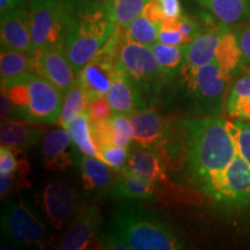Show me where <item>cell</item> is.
<instances>
[{"instance_id": "6da1fadb", "label": "cell", "mask_w": 250, "mask_h": 250, "mask_svg": "<svg viewBox=\"0 0 250 250\" xmlns=\"http://www.w3.org/2000/svg\"><path fill=\"white\" fill-rule=\"evenodd\" d=\"M183 126L187 134L188 173L203 191L235 158V145L224 118H196L186 121Z\"/></svg>"}, {"instance_id": "7a4b0ae2", "label": "cell", "mask_w": 250, "mask_h": 250, "mask_svg": "<svg viewBox=\"0 0 250 250\" xmlns=\"http://www.w3.org/2000/svg\"><path fill=\"white\" fill-rule=\"evenodd\" d=\"M65 49L77 76L110 39L116 24L109 17L104 0H65Z\"/></svg>"}, {"instance_id": "3957f363", "label": "cell", "mask_w": 250, "mask_h": 250, "mask_svg": "<svg viewBox=\"0 0 250 250\" xmlns=\"http://www.w3.org/2000/svg\"><path fill=\"white\" fill-rule=\"evenodd\" d=\"M131 250H180L184 247L174 230L139 205H122L114 226Z\"/></svg>"}, {"instance_id": "277c9868", "label": "cell", "mask_w": 250, "mask_h": 250, "mask_svg": "<svg viewBox=\"0 0 250 250\" xmlns=\"http://www.w3.org/2000/svg\"><path fill=\"white\" fill-rule=\"evenodd\" d=\"M116 67L123 70L136 86L139 110L151 108L166 80H168L156 62L152 46L125 39L118 54Z\"/></svg>"}, {"instance_id": "5b68a950", "label": "cell", "mask_w": 250, "mask_h": 250, "mask_svg": "<svg viewBox=\"0 0 250 250\" xmlns=\"http://www.w3.org/2000/svg\"><path fill=\"white\" fill-rule=\"evenodd\" d=\"M28 18L35 52L64 44L66 30L65 0H31L28 5Z\"/></svg>"}, {"instance_id": "8992f818", "label": "cell", "mask_w": 250, "mask_h": 250, "mask_svg": "<svg viewBox=\"0 0 250 250\" xmlns=\"http://www.w3.org/2000/svg\"><path fill=\"white\" fill-rule=\"evenodd\" d=\"M180 74L197 107L210 115L220 112L229 81L221 74L215 61L203 65L197 70L182 67Z\"/></svg>"}, {"instance_id": "52a82bcc", "label": "cell", "mask_w": 250, "mask_h": 250, "mask_svg": "<svg viewBox=\"0 0 250 250\" xmlns=\"http://www.w3.org/2000/svg\"><path fill=\"white\" fill-rule=\"evenodd\" d=\"M227 208L250 205V165L236 154L230 164L203 190Z\"/></svg>"}, {"instance_id": "ba28073f", "label": "cell", "mask_w": 250, "mask_h": 250, "mask_svg": "<svg viewBox=\"0 0 250 250\" xmlns=\"http://www.w3.org/2000/svg\"><path fill=\"white\" fill-rule=\"evenodd\" d=\"M1 230L11 242L22 247H44L46 229L22 201L11 202L1 213Z\"/></svg>"}, {"instance_id": "9c48e42d", "label": "cell", "mask_w": 250, "mask_h": 250, "mask_svg": "<svg viewBox=\"0 0 250 250\" xmlns=\"http://www.w3.org/2000/svg\"><path fill=\"white\" fill-rule=\"evenodd\" d=\"M28 107L26 122L34 124H51L58 121L64 94L44 77L27 73Z\"/></svg>"}, {"instance_id": "30bf717a", "label": "cell", "mask_w": 250, "mask_h": 250, "mask_svg": "<svg viewBox=\"0 0 250 250\" xmlns=\"http://www.w3.org/2000/svg\"><path fill=\"white\" fill-rule=\"evenodd\" d=\"M37 73L66 94L77 79V73L68 58L65 44L54 45L34 55Z\"/></svg>"}, {"instance_id": "8fae6325", "label": "cell", "mask_w": 250, "mask_h": 250, "mask_svg": "<svg viewBox=\"0 0 250 250\" xmlns=\"http://www.w3.org/2000/svg\"><path fill=\"white\" fill-rule=\"evenodd\" d=\"M42 198L46 219L56 229H62L78 210L76 190L62 181L48 184Z\"/></svg>"}, {"instance_id": "7c38bea8", "label": "cell", "mask_w": 250, "mask_h": 250, "mask_svg": "<svg viewBox=\"0 0 250 250\" xmlns=\"http://www.w3.org/2000/svg\"><path fill=\"white\" fill-rule=\"evenodd\" d=\"M102 214L96 206H86L78 212L62 236L58 248L62 250H83L98 236L102 226Z\"/></svg>"}, {"instance_id": "4fadbf2b", "label": "cell", "mask_w": 250, "mask_h": 250, "mask_svg": "<svg viewBox=\"0 0 250 250\" xmlns=\"http://www.w3.org/2000/svg\"><path fill=\"white\" fill-rule=\"evenodd\" d=\"M0 36H1V48L17 50L28 55L35 54L33 40H31L27 5L2 15Z\"/></svg>"}, {"instance_id": "5bb4252c", "label": "cell", "mask_w": 250, "mask_h": 250, "mask_svg": "<svg viewBox=\"0 0 250 250\" xmlns=\"http://www.w3.org/2000/svg\"><path fill=\"white\" fill-rule=\"evenodd\" d=\"M167 166L168 158L164 147L136 146L125 168L158 187L168 183Z\"/></svg>"}, {"instance_id": "9a60e30c", "label": "cell", "mask_w": 250, "mask_h": 250, "mask_svg": "<svg viewBox=\"0 0 250 250\" xmlns=\"http://www.w3.org/2000/svg\"><path fill=\"white\" fill-rule=\"evenodd\" d=\"M132 142L140 147H162L169 134V124L152 108L131 115Z\"/></svg>"}, {"instance_id": "2e32d148", "label": "cell", "mask_w": 250, "mask_h": 250, "mask_svg": "<svg viewBox=\"0 0 250 250\" xmlns=\"http://www.w3.org/2000/svg\"><path fill=\"white\" fill-rule=\"evenodd\" d=\"M227 26L221 22L205 20L204 27L198 36L187 44L186 61L183 67L189 70H197L203 65L213 62L217 52L219 41Z\"/></svg>"}, {"instance_id": "e0dca14e", "label": "cell", "mask_w": 250, "mask_h": 250, "mask_svg": "<svg viewBox=\"0 0 250 250\" xmlns=\"http://www.w3.org/2000/svg\"><path fill=\"white\" fill-rule=\"evenodd\" d=\"M72 138L65 127L45 134L42 143V164L45 169L62 173L73 165L76 154L72 152Z\"/></svg>"}, {"instance_id": "ac0fdd59", "label": "cell", "mask_w": 250, "mask_h": 250, "mask_svg": "<svg viewBox=\"0 0 250 250\" xmlns=\"http://www.w3.org/2000/svg\"><path fill=\"white\" fill-rule=\"evenodd\" d=\"M214 61L220 68L221 74L228 81L236 77L245 67L246 61L239 45L235 30L230 29L229 26L225 28L220 37Z\"/></svg>"}, {"instance_id": "d6986e66", "label": "cell", "mask_w": 250, "mask_h": 250, "mask_svg": "<svg viewBox=\"0 0 250 250\" xmlns=\"http://www.w3.org/2000/svg\"><path fill=\"white\" fill-rule=\"evenodd\" d=\"M26 121L5 120L0 126V143L1 146H8L20 151H28L39 143L44 133V129L39 125H30Z\"/></svg>"}, {"instance_id": "ffe728a7", "label": "cell", "mask_w": 250, "mask_h": 250, "mask_svg": "<svg viewBox=\"0 0 250 250\" xmlns=\"http://www.w3.org/2000/svg\"><path fill=\"white\" fill-rule=\"evenodd\" d=\"M156 186L139 175L123 168L110 188L114 198L126 201H154Z\"/></svg>"}, {"instance_id": "44dd1931", "label": "cell", "mask_w": 250, "mask_h": 250, "mask_svg": "<svg viewBox=\"0 0 250 250\" xmlns=\"http://www.w3.org/2000/svg\"><path fill=\"white\" fill-rule=\"evenodd\" d=\"M83 190L88 195H101L110 191L112 186L111 167L100 158L83 154L79 161Z\"/></svg>"}, {"instance_id": "7402d4cb", "label": "cell", "mask_w": 250, "mask_h": 250, "mask_svg": "<svg viewBox=\"0 0 250 250\" xmlns=\"http://www.w3.org/2000/svg\"><path fill=\"white\" fill-rule=\"evenodd\" d=\"M107 98L110 103L112 115H131L138 111V92L130 77L116 67Z\"/></svg>"}, {"instance_id": "603a6c76", "label": "cell", "mask_w": 250, "mask_h": 250, "mask_svg": "<svg viewBox=\"0 0 250 250\" xmlns=\"http://www.w3.org/2000/svg\"><path fill=\"white\" fill-rule=\"evenodd\" d=\"M219 22L235 26L250 18V0H195Z\"/></svg>"}, {"instance_id": "cb8c5ba5", "label": "cell", "mask_w": 250, "mask_h": 250, "mask_svg": "<svg viewBox=\"0 0 250 250\" xmlns=\"http://www.w3.org/2000/svg\"><path fill=\"white\" fill-rule=\"evenodd\" d=\"M34 55H28L24 52L17 51V50L1 48V54H0L1 83L13 79V78L21 76L23 73H37Z\"/></svg>"}, {"instance_id": "d4e9b609", "label": "cell", "mask_w": 250, "mask_h": 250, "mask_svg": "<svg viewBox=\"0 0 250 250\" xmlns=\"http://www.w3.org/2000/svg\"><path fill=\"white\" fill-rule=\"evenodd\" d=\"M153 54L156 62L160 65L162 72L167 79H173L175 76L181 73L184 61H186V45H167L156 42L152 45Z\"/></svg>"}, {"instance_id": "484cf974", "label": "cell", "mask_w": 250, "mask_h": 250, "mask_svg": "<svg viewBox=\"0 0 250 250\" xmlns=\"http://www.w3.org/2000/svg\"><path fill=\"white\" fill-rule=\"evenodd\" d=\"M89 104V99L87 96L85 90L79 83V80L76 79L68 92L65 94L64 102H62V107L61 115L58 118V124L62 127H65L71 123L72 121L76 120L78 116L85 114L87 111Z\"/></svg>"}, {"instance_id": "4316f807", "label": "cell", "mask_w": 250, "mask_h": 250, "mask_svg": "<svg viewBox=\"0 0 250 250\" xmlns=\"http://www.w3.org/2000/svg\"><path fill=\"white\" fill-rule=\"evenodd\" d=\"M66 130L70 133L73 145L81 154L100 158V152L94 144L90 132V123L87 111L72 121L66 126Z\"/></svg>"}, {"instance_id": "83f0119b", "label": "cell", "mask_w": 250, "mask_h": 250, "mask_svg": "<svg viewBox=\"0 0 250 250\" xmlns=\"http://www.w3.org/2000/svg\"><path fill=\"white\" fill-rule=\"evenodd\" d=\"M111 21L125 29L143 12L149 0H104Z\"/></svg>"}, {"instance_id": "f1b7e54d", "label": "cell", "mask_w": 250, "mask_h": 250, "mask_svg": "<svg viewBox=\"0 0 250 250\" xmlns=\"http://www.w3.org/2000/svg\"><path fill=\"white\" fill-rule=\"evenodd\" d=\"M159 26L160 23L155 22L147 15L140 13L137 19L125 28V39L130 42H136L139 44L152 46L158 42Z\"/></svg>"}, {"instance_id": "f546056e", "label": "cell", "mask_w": 250, "mask_h": 250, "mask_svg": "<svg viewBox=\"0 0 250 250\" xmlns=\"http://www.w3.org/2000/svg\"><path fill=\"white\" fill-rule=\"evenodd\" d=\"M226 127L235 145L236 153L250 165V123L226 121Z\"/></svg>"}, {"instance_id": "4dcf8cb0", "label": "cell", "mask_w": 250, "mask_h": 250, "mask_svg": "<svg viewBox=\"0 0 250 250\" xmlns=\"http://www.w3.org/2000/svg\"><path fill=\"white\" fill-rule=\"evenodd\" d=\"M89 123L94 144L98 147L99 152L109 147V146L115 145L111 117L101 121H89Z\"/></svg>"}, {"instance_id": "1f68e13d", "label": "cell", "mask_w": 250, "mask_h": 250, "mask_svg": "<svg viewBox=\"0 0 250 250\" xmlns=\"http://www.w3.org/2000/svg\"><path fill=\"white\" fill-rule=\"evenodd\" d=\"M181 18V17H180ZM179 19H164L159 26L158 42L167 45H186L187 41L184 39L182 31L180 29Z\"/></svg>"}, {"instance_id": "d6a6232c", "label": "cell", "mask_w": 250, "mask_h": 250, "mask_svg": "<svg viewBox=\"0 0 250 250\" xmlns=\"http://www.w3.org/2000/svg\"><path fill=\"white\" fill-rule=\"evenodd\" d=\"M111 124L115 145L121 147H129L133 136L131 117L127 115H112Z\"/></svg>"}, {"instance_id": "836d02e7", "label": "cell", "mask_w": 250, "mask_h": 250, "mask_svg": "<svg viewBox=\"0 0 250 250\" xmlns=\"http://www.w3.org/2000/svg\"><path fill=\"white\" fill-rule=\"evenodd\" d=\"M100 159L118 173L127 164L129 151H127V147H121V146L112 145L100 152Z\"/></svg>"}, {"instance_id": "e575fe53", "label": "cell", "mask_w": 250, "mask_h": 250, "mask_svg": "<svg viewBox=\"0 0 250 250\" xmlns=\"http://www.w3.org/2000/svg\"><path fill=\"white\" fill-rule=\"evenodd\" d=\"M226 111L232 117L242 121H250V96L228 95Z\"/></svg>"}, {"instance_id": "d590c367", "label": "cell", "mask_w": 250, "mask_h": 250, "mask_svg": "<svg viewBox=\"0 0 250 250\" xmlns=\"http://www.w3.org/2000/svg\"><path fill=\"white\" fill-rule=\"evenodd\" d=\"M87 114H88L89 121H101L111 117L112 110L107 96H101V98L89 101Z\"/></svg>"}, {"instance_id": "8d00e7d4", "label": "cell", "mask_w": 250, "mask_h": 250, "mask_svg": "<svg viewBox=\"0 0 250 250\" xmlns=\"http://www.w3.org/2000/svg\"><path fill=\"white\" fill-rule=\"evenodd\" d=\"M100 249H107V250H129V246L121 233L114 227H111L108 232H105L103 235L100 237L99 241Z\"/></svg>"}, {"instance_id": "74e56055", "label": "cell", "mask_w": 250, "mask_h": 250, "mask_svg": "<svg viewBox=\"0 0 250 250\" xmlns=\"http://www.w3.org/2000/svg\"><path fill=\"white\" fill-rule=\"evenodd\" d=\"M239 45L242 50L247 64L250 65V19L235 30Z\"/></svg>"}, {"instance_id": "f35d334b", "label": "cell", "mask_w": 250, "mask_h": 250, "mask_svg": "<svg viewBox=\"0 0 250 250\" xmlns=\"http://www.w3.org/2000/svg\"><path fill=\"white\" fill-rule=\"evenodd\" d=\"M165 19H179L182 17L183 11L180 0H160Z\"/></svg>"}, {"instance_id": "ab89813d", "label": "cell", "mask_w": 250, "mask_h": 250, "mask_svg": "<svg viewBox=\"0 0 250 250\" xmlns=\"http://www.w3.org/2000/svg\"><path fill=\"white\" fill-rule=\"evenodd\" d=\"M0 110H1V118L2 120H14L15 116V107L9 99L7 93L5 89L1 88V93H0Z\"/></svg>"}, {"instance_id": "60d3db41", "label": "cell", "mask_w": 250, "mask_h": 250, "mask_svg": "<svg viewBox=\"0 0 250 250\" xmlns=\"http://www.w3.org/2000/svg\"><path fill=\"white\" fill-rule=\"evenodd\" d=\"M229 95L250 96V73L240 78L230 89Z\"/></svg>"}, {"instance_id": "b9f144b4", "label": "cell", "mask_w": 250, "mask_h": 250, "mask_svg": "<svg viewBox=\"0 0 250 250\" xmlns=\"http://www.w3.org/2000/svg\"><path fill=\"white\" fill-rule=\"evenodd\" d=\"M24 5H27L26 0H0V17Z\"/></svg>"}]
</instances>
